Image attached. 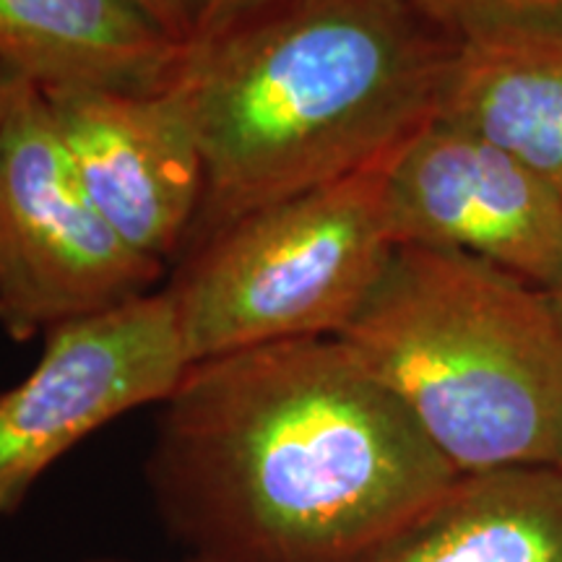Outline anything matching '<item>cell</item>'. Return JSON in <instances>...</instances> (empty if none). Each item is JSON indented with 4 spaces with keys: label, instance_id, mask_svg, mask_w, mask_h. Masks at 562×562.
<instances>
[{
    "label": "cell",
    "instance_id": "1",
    "mask_svg": "<svg viewBox=\"0 0 562 562\" xmlns=\"http://www.w3.org/2000/svg\"><path fill=\"white\" fill-rule=\"evenodd\" d=\"M159 406L146 480L203 562H362L459 476L336 336L195 362Z\"/></svg>",
    "mask_w": 562,
    "mask_h": 562
},
{
    "label": "cell",
    "instance_id": "2",
    "mask_svg": "<svg viewBox=\"0 0 562 562\" xmlns=\"http://www.w3.org/2000/svg\"><path fill=\"white\" fill-rule=\"evenodd\" d=\"M451 53L409 0H261L182 47L167 87L203 161L188 250L391 159L438 115Z\"/></svg>",
    "mask_w": 562,
    "mask_h": 562
},
{
    "label": "cell",
    "instance_id": "3",
    "mask_svg": "<svg viewBox=\"0 0 562 562\" xmlns=\"http://www.w3.org/2000/svg\"><path fill=\"white\" fill-rule=\"evenodd\" d=\"M336 339L459 474L562 469V321L539 286L467 252L398 245Z\"/></svg>",
    "mask_w": 562,
    "mask_h": 562
},
{
    "label": "cell",
    "instance_id": "4",
    "mask_svg": "<svg viewBox=\"0 0 562 562\" xmlns=\"http://www.w3.org/2000/svg\"><path fill=\"white\" fill-rule=\"evenodd\" d=\"M389 159L216 232L170 292L191 364L263 344L339 336L393 250Z\"/></svg>",
    "mask_w": 562,
    "mask_h": 562
},
{
    "label": "cell",
    "instance_id": "5",
    "mask_svg": "<svg viewBox=\"0 0 562 562\" xmlns=\"http://www.w3.org/2000/svg\"><path fill=\"white\" fill-rule=\"evenodd\" d=\"M161 273L91 206L47 100L26 89L0 125V331L32 341L157 292Z\"/></svg>",
    "mask_w": 562,
    "mask_h": 562
},
{
    "label": "cell",
    "instance_id": "6",
    "mask_svg": "<svg viewBox=\"0 0 562 562\" xmlns=\"http://www.w3.org/2000/svg\"><path fill=\"white\" fill-rule=\"evenodd\" d=\"M42 339L37 364L0 391V518L89 435L140 406L165 404L191 368L167 290Z\"/></svg>",
    "mask_w": 562,
    "mask_h": 562
},
{
    "label": "cell",
    "instance_id": "7",
    "mask_svg": "<svg viewBox=\"0 0 562 562\" xmlns=\"http://www.w3.org/2000/svg\"><path fill=\"white\" fill-rule=\"evenodd\" d=\"M396 245L467 252L550 290L562 277V195L476 133L435 115L389 159Z\"/></svg>",
    "mask_w": 562,
    "mask_h": 562
},
{
    "label": "cell",
    "instance_id": "8",
    "mask_svg": "<svg viewBox=\"0 0 562 562\" xmlns=\"http://www.w3.org/2000/svg\"><path fill=\"white\" fill-rule=\"evenodd\" d=\"M42 97L74 178L104 222L151 261L167 263L188 248L203 203V161L170 87Z\"/></svg>",
    "mask_w": 562,
    "mask_h": 562
},
{
    "label": "cell",
    "instance_id": "9",
    "mask_svg": "<svg viewBox=\"0 0 562 562\" xmlns=\"http://www.w3.org/2000/svg\"><path fill=\"white\" fill-rule=\"evenodd\" d=\"M438 117L495 144L562 195V13L453 37Z\"/></svg>",
    "mask_w": 562,
    "mask_h": 562
},
{
    "label": "cell",
    "instance_id": "10",
    "mask_svg": "<svg viewBox=\"0 0 562 562\" xmlns=\"http://www.w3.org/2000/svg\"><path fill=\"white\" fill-rule=\"evenodd\" d=\"M182 47L125 0H0V63L34 89H159Z\"/></svg>",
    "mask_w": 562,
    "mask_h": 562
},
{
    "label": "cell",
    "instance_id": "11",
    "mask_svg": "<svg viewBox=\"0 0 562 562\" xmlns=\"http://www.w3.org/2000/svg\"><path fill=\"white\" fill-rule=\"evenodd\" d=\"M362 562H562V469L459 474Z\"/></svg>",
    "mask_w": 562,
    "mask_h": 562
},
{
    "label": "cell",
    "instance_id": "12",
    "mask_svg": "<svg viewBox=\"0 0 562 562\" xmlns=\"http://www.w3.org/2000/svg\"><path fill=\"white\" fill-rule=\"evenodd\" d=\"M422 16L448 37L510 19L558 16L562 0H409Z\"/></svg>",
    "mask_w": 562,
    "mask_h": 562
},
{
    "label": "cell",
    "instance_id": "13",
    "mask_svg": "<svg viewBox=\"0 0 562 562\" xmlns=\"http://www.w3.org/2000/svg\"><path fill=\"white\" fill-rule=\"evenodd\" d=\"M157 30L180 47L199 40L209 16L211 0H125Z\"/></svg>",
    "mask_w": 562,
    "mask_h": 562
},
{
    "label": "cell",
    "instance_id": "14",
    "mask_svg": "<svg viewBox=\"0 0 562 562\" xmlns=\"http://www.w3.org/2000/svg\"><path fill=\"white\" fill-rule=\"evenodd\" d=\"M30 87L32 83H26L19 74H13V70L5 66V63H0V125L5 123V117H9L11 110L16 108L21 94Z\"/></svg>",
    "mask_w": 562,
    "mask_h": 562
},
{
    "label": "cell",
    "instance_id": "15",
    "mask_svg": "<svg viewBox=\"0 0 562 562\" xmlns=\"http://www.w3.org/2000/svg\"><path fill=\"white\" fill-rule=\"evenodd\" d=\"M256 3H261V0H211L206 24H203L201 34H206L209 30H214V26L224 24V21L237 16V13L248 11L250 5H256ZM201 34H199V37H201Z\"/></svg>",
    "mask_w": 562,
    "mask_h": 562
},
{
    "label": "cell",
    "instance_id": "16",
    "mask_svg": "<svg viewBox=\"0 0 562 562\" xmlns=\"http://www.w3.org/2000/svg\"><path fill=\"white\" fill-rule=\"evenodd\" d=\"M547 294H550V300H552L554 311H558L560 321H562V277H560L558 281H554V284L550 286V290H547Z\"/></svg>",
    "mask_w": 562,
    "mask_h": 562
},
{
    "label": "cell",
    "instance_id": "17",
    "mask_svg": "<svg viewBox=\"0 0 562 562\" xmlns=\"http://www.w3.org/2000/svg\"><path fill=\"white\" fill-rule=\"evenodd\" d=\"M87 562H138V560H121V558H91ZM186 562H203V560H195V558H188Z\"/></svg>",
    "mask_w": 562,
    "mask_h": 562
}]
</instances>
